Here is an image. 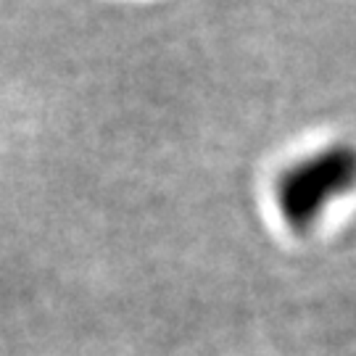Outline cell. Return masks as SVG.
<instances>
[{"label":"cell","mask_w":356,"mask_h":356,"mask_svg":"<svg viewBox=\"0 0 356 356\" xmlns=\"http://www.w3.org/2000/svg\"><path fill=\"white\" fill-rule=\"evenodd\" d=\"M351 177H354V153L348 145H332L317 156H309L306 161L291 166L282 175L277 188L282 216L293 227L312 225L322 206L348 191Z\"/></svg>","instance_id":"cell-1"}]
</instances>
